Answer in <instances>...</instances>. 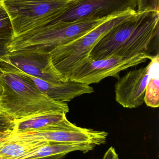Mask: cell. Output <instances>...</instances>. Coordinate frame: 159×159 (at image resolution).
I'll return each instance as SVG.
<instances>
[{
  "label": "cell",
  "mask_w": 159,
  "mask_h": 159,
  "mask_svg": "<svg viewBox=\"0 0 159 159\" xmlns=\"http://www.w3.org/2000/svg\"><path fill=\"white\" fill-rule=\"evenodd\" d=\"M14 36L11 20L7 11L0 1V39L11 41Z\"/></svg>",
  "instance_id": "2e32d148"
},
{
  "label": "cell",
  "mask_w": 159,
  "mask_h": 159,
  "mask_svg": "<svg viewBox=\"0 0 159 159\" xmlns=\"http://www.w3.org/2000/svg\"><path fill=\"white\" fill-rule=\"evenodd\" d=\"M138 12L159 11V0H138Z\"/></svg>",
  "instance_id": "e0dca14e"
},
{
  "label": "cell",
  "mask_w": 159,
  "mask_h": 159,
  "mask_svg": "<svg viewBox=\"0 0 159 159\" xmlns=\"http://www.w3.org/2000/svg\"><path fill=\"white\" fill-rule=\"evenodd\" d=\"M150 77L146 89L144 102L147 106H159V55L153 57L150 62Z\"/></svg>",
  "instance_id": "9a60e30c"
},
{
  "label": "cell",
  "mask_w": 159,
  "mask_h": 159,
  "mask_svg": "<svg viewBox=\"0 0 159 159\" xmlns=\"http://www.w3.org/2000/svg\"><path fill=\"white\" fill-rule=\"evenodd\" d=\"M138 1L75 0L68 8L44 26L57 22L70 23L116 16L128 11H136Z\"/></svg>",
  "instance_id": "52a82bcc"
},
{
  "label": "cell",
  "mask_w": 159,
  "mask_h": 159,
  "mask_svg": "<svg viewBox=\"0 0 159 159\" xmlns=\"http://www.w3.org/2000/svg\"><path fill=\"white\" fill-rule=\"evenodd\" d=\"M0 109L15 120L69 112L67 103L50 99L30 81L1 69Z\"/></svg>",
  "instance_id": "7a4b0ae2"
},
{
  "label": "cell",
  "mask_w": 159,
  "mask_h": 159,
  "mask_svg": "<svg viewBox=\"0 0 159 159\" xmlns=\"http://www.w3.org/2000/svg\"><path fill=\"white\" fill-rule=\"evenodd\" d=\"M64 113H49L24 119L15 120L13 132L22 133L64 129L72 124Z\"/></svg>",
  "instance_id": "7c38bea8"
},
{
  "label": "cell",
  "mask_w": 159,
  "mask_h": 159,
  "mask_svg": "<svg viewBox=\"0 0 159 159\" xmlns=\"http://www.w3.org/2000/svg\"><path fill=\"white\" fill-rule=\"evenodd\" d=\"M136 12L129 11L110 18L77 40L54 48L49 54L54 67L68 80L67 76L80 61L89 57L99 41L112 28Z\"/></svg>",
  "instance_id": "5b68a950"
},
{
  "label": "cell",
  "mask_w": 159,
  "mask_h": 159,
  "mask_svg": "<svg viewBox=\"0 0 159 159\" xmlns=\"http://www.w3.org/2000/svg\"><path fill=\"white\" fill-rule=\"evenodd\" d=\"M15 125V120L12 118H0V138L13 132Z\"/></svg>",
  "instance_id": "ac0fdd59"
},
{
  "label": "cell",
  "mask_w": 159,
  "mask_h": 159,
  "mask_svg": "<svg viewBox=\"0 0 159 159\" xmlns=\"http://www.w3.org/2000/svg\"><path fill=\"white\" fill-rule=\"evenodd\" d=\"M150 63L145 68L131 70L119 77L115 85L116 102L125 108H134L144 102L146 89L150 77Z\"/></svg>",
  "instance_id": "8fae6325"
},
{
  "label": "cell",
  "mask_w": 159,
  "mask_h": 159,
  "mask_svg": "<svg viewBox=\"0 0 159 159\" xmlns=\"http://www.w3.org/2000/svg\"><path fill=\"white\" fill-rule=\"evenodd\" d=\"M153 57L146 52L130 58L114 57L94 60L88 57L75 67L67 79L90 85L99 83L106 77L118 79L120 72L151 60Z\"/></svg>",
  "instance_id": "8992f818"
},
{
  "label": "cell",
  "mask_w": 159,
  "mask_h": 159,
  "mask_svg": "<svg viewBox=\"0 0 159 159\" xmlns=\"http://www.w3.org/2000/svg\"><path fill=\"white\" fill-rule=\"evenodd\" d=\"M108 133L105 131L77 127L75 124L64 129L19 133L17 137L22 141L43 140L49 143H86L97 146L106 143Z\"/></svg>",
  "instance_id": "ba28073f"
},
{
  "label": "cell",
  "mask_w": 159,
  "mask_h": 159,
  "mask_svg": "<svg viewBox=\"0 0 159 159\" xmlns=\"http://www.w3.org/2000/svg\"><path fill=\"white\" fill-rule=\"evenodd\" d=\"M67 154H63L60 155H56L51 157H47L42 158L35 159H63L66 157Z\"/></svg>",
  "instance_id": "44dd1931"
},
{
  "label": "cell",
  "mask_w": 159,
  "mask_h": 159,
  "mask_svg": "<svg viewBox=\"0 0 159 159\" xmlns=\"http://www.w3.org/2000/svg\"><path fill=\"white\" fill-rule=\"evenodd\" d=\"M103 159H119L118 154L117 153L115 149L111 147L105 152Z\"/></svg>",
  "instance_id": "d6986e66"
},
{
  "label": "cell",
  "mask_w": 159,
  "mask_h": 159,
  "mask_svg": "<svg viewBox=\"0 0 159 159\" xmlns=\"http://www.w3.org/2000/svg\"><path fill=\"white\" fill-rule=\"evenodd\" d=\"M0 69L20 75L31 82L41 92L52 100L69 102L80 95L90 94L94 89L90 85L73 80L51 82L31 76L11 66L0 58Z\"/></svg>",
  "instance_id": "9c48e42d"
},
{
  "label": "cell",
  "mask_w": 159,
  "mask_h": 159,
  "mask_svg": "<svg viewBox=\"0 0 159 159\" xmlns=\"http://www.w3.org/2000/svg\"><path fill=\"white\" fill-rule=\"evenodd\" d=\"M96 146L86 143H49L48 144L30 152L17 159H35L42 158L60 154H66L79 151L84 153L93 150Z\"/></svg>",
  "instance_id": "5bb4252c"
},
{
  "label": "cell",
  "mask_w": 159,
  "mask_h": 159,
  "mask_svg": "<svg viewBox=\"0 0 159 159\" xmlns=\"http://www.w3.org/2000/svg\"><path fill=\"white\" fill-rule=\"evenodd\" d=\"M112 17L57 22L43 26L13 38L7 44V50L9 53L49 54L56 48L77 40Z\"/></svg>",
  "instance_id": "3957f363"
},
{
  "label": "cell",
  "mask_w": 159,
  "mask_h": 159,
  "mask_svg": "<svg viewBox=\"0 0 159 159\" xmlns=\"http://www.w3.org/2000/svg\"><path fill=\"white\" fill-rule=\"evenodd\" d=\"M27 74L51 82L67 81L57 70L49 54L7 53L0 58Z\"/></svg>",
  "instance_id": "30bf717a"
},
{
  "label": "cell",
  "mask_w": 159,
  "mask_h": 159,
  "mask_svg": "<svg viewBox=\"0 0 159 159\" xmlns=\"http://www.w3.org/2000/svg\"><path fill=\"white\" fill-rule=\"evenodd\" d=\"M159 11H136L110 30L92 49L94 60L114 57H132L145 53L159 33Z\"/></svg>",
  "instance_id": "6da1fadb"
},
{
  "label": "cell",
  "mask_w": 159,
  "mask_h": 159,
  "mask_svg": "<svg viewBox=\"0 0 159 159\" xmlns=\"http://www.w3.org/2000/svg\"><path fill=\"white\" fill-rule=\"evenodd\" d=\"M10 40L0 39V58L5 55L7 52V47Z\"/></svg>",
  "instance_id": "ffe728a7"
},
{
  "label": "cell",
  "mask_w": 159,
  "mask_h": 159,
  "mask_svg": "<svg viewBox=\"0 0 159 159\" xmlns=\"http://www.w3.org/2000/svg\"><path fill=\"white\" fill-rule=\"evenodd\" d=\"M12 22L14 38L43 27L75 0H0Z\"/></svg>",
  "instance_id": "277c9868"
},
{
  "label": "cell",
  "mask_w": 159,
  "mask_h": 159,
  "mask_svg": "<svg viewBox=\"0 0 159 159\" xmlns=\"http://www.w3.org/2000/svg\"><path fill=\"white\" fill-rule=\"evenodd\" d=\"M49 142L14 140L7 137L0 138V159H17L30 152L46 145Z\"/></svg>",
  "instance_id": "4fadbf2b"
}]
</instances>
